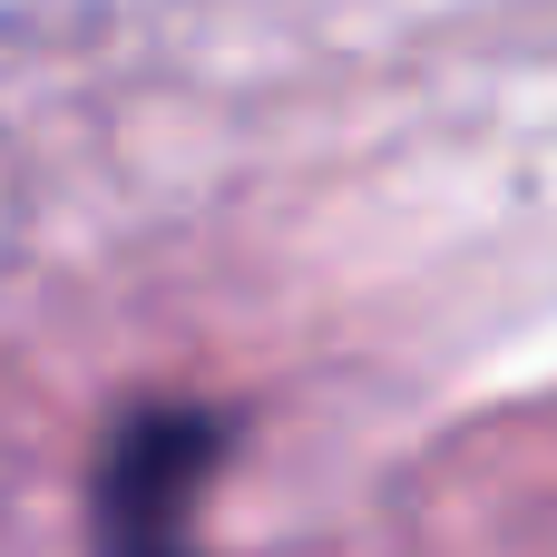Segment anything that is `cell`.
I'll return each mask as SVG.
<instances>
[{
  "label": "cell",
  "mask_w": 557,
  "mask_h": 557,
  "mask_svg": "<svg viewBox=\"0 0 557 557\" xmlns=\"http://www.w3.org/2000/svg\"><path fill=\"white\" fill-rule=\"evenodd\" d=\"M225 421L196 401H147L98 450V557H196V509L225 460Z\"/></svg>",
  "instance_id": "obj_1"
}]
</instances>
